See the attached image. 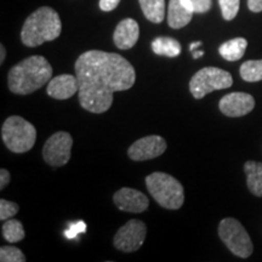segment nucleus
<instances>
[{"label": "nucleus", "mask_w": 262, "mask_h": 262, "mask_svg": "<svg viewBox=\"0 0 262 262\" xmlns=\"http://www.w3.org/2000/svg\"><path fill=\"white\" fill-rule=\"evenodd\" d=\"M79 103L91 113H104L113 103V94L134 86L136 73L126 58L114 52L90 50L75 62Z\"/></svg>", "instance_id": "f257e3e1"}, {"label": "nucleus", "mask_w": 262, "mask_h": 262, "mask_svg": "<svg viewBox=\"0 0 262 262\" xmlns=\"http://www.w3.org/2000/svg\"><path fill=\"white\" fill-rule=\"evenodd\" d=\"M51 77L52 67L47 58L31 56L9 71V89L17 95H29L49 83Z\"/></svg>", "instance_id": "f03ea898"}, {"label": "nucleus", "mask_w": 262, "mask_h": 262, "mask_svg": "<svg viewBox=\"0 0 262 262\" xmlns=\"http://www.w3.org/2000/svg\"><path fill=\"white\" fill-rule=\"evenodd\" d=\"M62 24L54 9L42 6L26 19L21 32L22 42L28 48H35L60 37Z\"/></svg>", "instance_id": "7ed1b4c3"}, {"label": "nucleus", "mask_w": 262, "mask_h": 262, "mask_svg": "<svg viewBox=\"0 0 262 262\" xmlns=\"http://www.w3.org/2000/svg\"><path fill=\"white\" fill-rule=\"evenodd\" d=\"M146 186L150 195L160 206L178 210L185 202L182 185L169 173L153 172L146 178Z\"/></svg>", "instance_id": "20e7f679"}, {"label": "nucleus", "mask_w": 262, "mask_h": 262, "mask_svg": "<svg viewBox=\"0 0 262 262\" xmlns=\"http://www.w3.org/2000/svg\"><path fill=\"white\" fill-rule=\"evenodd\" d=\"M2 137L5 146L14 153L31 150L37 140V130L22 117L12 116L2 126Z\"/></svg>", "instance_id": "39448f33"}, {"label": "nucleus", "mask_w": 262, "mask_h": 262, "mask_svg": "<svg viewBox=\"0 0 262 262\" xmlns=\"http://www.w3.org/2000/svg\"><path fill=\"white\" fill-rule=\"evenodd\" d=\"M232 84H233V78L227 71L216 67H205L192 77L189 81V91L193 97L201 100L205 95L215 90L228 89Z\"/></svg>", "instance_id": "423d86ee"}, {"label": "nucleus", "mask_w": 262, "mask_h": 262, "mask_svg": "<svg viewBox=\"0 0 262 262\" xmlns=\"http://www.w3.org/2000/svg\"><path fill=\"white\" fill-rule=\"evenodd\" d=\"M219 235L235 256L247 258L253 254L254 245L243 225L233 217L224 219L219 225Z\"/></svg>", "instance_id": "0eeeda50"}, {"label": "nucleus", "mask_w": 262, "mask_h": 262, "mask_svg": "<svg viewBox=\"0 0 262 262\" xmlns=\"http://www.w3.org/2000/svg\"><path fill=\"white\" fill-rule=\"evenodd\" d=\"M73 139L71 134L66 131H58L51 135L42 147V158L49 165L63 166L70 162Z\"/></svg>", "instance_id": "6e6552de"}, {"label": "nucleus", "mask_w": 262, "mask_h": 262, "mask_svg": "<svg viewBox=\"0 0 262 262\" xmlns=\"http://www.w3.org/2000/svg\"><path fill=\"white\" fill-rule=\"evenodd\" d=\"M146 234L147 227L142 221L130 220L118 229L113 239L114 247L124 253H134L142 247Z\"/></svg>", "instance_id": "1a4fd4ad"}, {"label": "nucleus", "mask_w": 262, "mask_h": 262, "mask_svg": "<svg viewBox=\"0 0 262 262\" xmlns=\"http://www.w3.org/2000/svg\"><path fill=\"white\" fill-rule=\"evenodd\" d=\"M166 149V141L162 136L150 135L135 141L129 147L127 155L131 160L143 162V160L155 159L162 156Z\"/></svg>", "instance_id": "9d476101"}, {"label": "nucleus", "mask_w": 262, "mask_h": 262, "mask_svg": "<svg viewBox=\"0 0 262 262\" xmlns=\"http://www.w3.org/2000/svg\"><path fill=\"white\" fill-rule=\"evenodd\" d=\"M219 107L225 116L238 118L247 116L254 110L255 100L247 93H231L221 98Z\"/></svg>", "instance_id": "9b49d317"}, {"label": "nucleus", "mask_w": 262, "mask_h": 262, "mask_svg": "<svg viewBox=\"0 0 262 262\" xmlns=\"http://www.w3.org/2000/svg\"><path fill=\"white\" fill-rule=\"evenodd\" d=\"M114 204L122 211L140 214L148 208L149 201L142 192L134 188H120L113 195Z\"/></svg>", "instance_id": "f8f14e48"}, {"label": "nucleus", "mask_w": 262, "mask_h": 262, "mask_svg": "<svg viewBox=\"0 0 262 262\" xmlns=\"http://www.w3.org/2000/svg\"><path fill=\"white\" fill-rule=\"evenodd\" d=\"M47 93L55 100H67L79 93V83L77 75L61 74L51 78L48 83Z\"/></svg>", "instance_id": "ddd939ff"}, {"label": "nucleus", "mask_w": 262, "mask_h": 262, "mask_svg": "<svg viewBox=\"0 0 262 262\" xmlns=\"http://www.w3.org/2000/svg\"><path fill=\"white\" fill-rule=\"evenodd\" d=\"M140 29L139 25L135 19L124 18L118 24L116 31L113 34L114 44L120 50H129V49L135 47L139 40Z\"/></svg>", "instance_id": "4468645a"}, {"label": "nucleus", "mask_w": 262, "mask_h": 262, "mask_svg": "<svg viewBox=\"0 0 262 262\" xmlns=\"http://www.w3.org/2000/svg\"><path fill=\"white\" fill-rule=\"evenodd\" d=\"M194 12L188 8L185 0H170L168 8V24L173 29L183 28L187 26Z\"/></svg>", "instance_id": "2eb2a0df"}, {"label": "nucleus", "mask_w": 262, "mask_h": 262, "mask_svg": "<svg viewBox=\"0 0 262 262\" xmlns=\"http://www.w3.org/2000/svg\"><path fill=\"white\" fill-rule=\"evenodd\" d=\"M244 171L247 173V185L249 191L256 196H262V163H245Z\"/></svg>", "instance_id": "dca6fc26"}, {"label": "nucleus", "mask_w": 262, "mask_h": 262, "mask_svg": "<svg viewBox=\"0 0 262 262\" xmlns=\"http://www.w3.org/2000/svg\"><path fill=\"white\" fill-rule=\"evenodd\" d=\"M248 41L244 38H234L231 40L224 42L219 49V52L225 60L234 62L241 60L244 56V52L247 50Z\"/></svg>", "instance_id": "f3484780"}, {"label": "nucleus", "mask_w": 262, "mask_h": 262, "mask_svg": "<svg viewBox=\"0 0 262 262\" xmlns=\"http://www.w3.org/2000/svg\"><path fill=\"white\" fill-rule=\"evenodd\" d=\"M152 50L159 56L178 57L181 54V45L173 38L158 37L152 41Z\"/></svg>", "instance_id": "a211bd4d"}, {"label": "nucleus", "mask_w": 262, "mask_h": 262, "mask_svg": "<svg viewBox=\"0 0 262 262\" xmlns=\"http://www.w3.org/2000/svg\"><path fill=\"white\" fill-rule=\"evenodd\" d=\"M143 15L153 24H160L165 17V0H139Z\"/></svg>", "instance_id": "6ab92c4d"}, {"label": "nucleus", "mask_w": 262, "mask_h": 262, "mask_svg": "<svg viewBox=\"0 0 262 262\" xmlns=\"http://www.w3.org/2000/svg\"><path fill=\"white\" fill-rule=\"evenodd\" d=\"M3 237L9 243H17L25 238L24 225L18 220H6L3 225Z\"/></svg>", "instance_id": "aec40b11"}, {"label": "nucleus", "mask_w": 262, "mask_h": 262, "mask_svg": "<svg viewBox=\"0 0 262 262\" xmlns=\"http://www.w3.org/2000/svg\"><path fill=\"white\" fill-rule=\"evenodd\" d=\"M242 79L248 83L262 80V60H250L241 66Z\"/></svg>", "instance_id": "412c9836"}, {"label": "nucleus", "mask_w": 262, "mask_h": 262, "mask_svg": "<svg viewBox=\"0 0 262 262\" xmlns=\"http://www.w3.org/2000/svg\"><path fill=\"white\" fill-rule=\"evenodd\" d=\"M220 4L222 17L226 21H232L239 11V6H241V0H219Z\"/></svg>", "instance_id": "4be33fe9"}, {"label": "nucleus", "mask_w": 262, "mask_h": 262, "mask_svg": "<svg viewBox=\"0 0 262 262\" xmlns=\"http://www.w3.org/2000/svg\"><path fill=\"white\" fill-rule=\"evenodd\" d=\"M0 261L2 262H25V254L15 247H3L0 249Z\"/></svg>", "instance_id": "5701e85b"}, {"label": "nucleus", "mask_w": 262, "mask_h": 262, "mask_svg": "<svg viewBox=\"0 0 262 262\" xmlns=\"http://www.w3.org/2000/svg\"><path fill=\"white\" fill-rule=\"evenodd\" d=\"M18 205L14 202H9L6 199L0 201V220L6 221L9 219L14 217L18 212Z\"/></svg>", "instance_id": "b1692460"}, {"label": "nucleus", "mask_w": 262, "mask_h": 262, "mask_svg": "<svg viewBox=\"0 0 262 262\" xmlns=\"http://www.w3.org/2000/svg\"><path fill=\"white\" fill-rule=\"evenodd\" d=\"M185 3L194 14H205L212 5V0H185Z\"/></svg>", "instance_id": "393cba45"}, {"label": "nucleus", "mask_w": 262, "mask_h": 262, "mask_svg": "<svg viewBox=\"0 0 262 262\" xmlns=\"http://www.w3.org/2000/svg\"><path fill=\"white\" fill-rule=\"evenodd\" d=\"M86 232V224L84 221H78L75 224L71 225V227L64 231V235L67 239H74L79 233H85Z\"/></svg>", "instance_id": "a878e982"}, {"label": "nucleus", "mask_w": 262, "mask_h": 262, "mask_svg": "<svg viewBox=\"0 0 262 262\" xmlns=\"http://www.w3.org/2000/svg\"><path fill=\"white\" fill-rule=\"evenodd\" d=\"M119 3L120 0H100V9L106 12L113 11L119 5Z\"/></svg>", "instance_id": "bb28decb"}, {"label": "nucleus", "mask_w": 262, "mask_h": 262, "mask_svg": "<svg viewBox=\"0 0 262 262\" xmlns=\"http://www.w3.org/2000/svg\"><path fill=\"white\" fill-rule=\"evenodd\" d=\"M10 180H11V176H10V172L8 170H0V189H4L9 185Z\"/></svg>", "instance_id": "cd10ccee"}, {"label": "nucleus", "mask_w": 262, "mask_h": 262, "mask_svg": "<svg viewBox=\"0 0 262 262\" xmlns=\"http://www.w3.org/2000/svg\"><path fill=\"white\" fill-rule=\"evenodd\" d=\"M248 8L253 12H261L262 0H248Z\"/></svg>", "instance_id": "c85d7f7f"}, {"label": "nucleus", "mask_w": 262, "mask_h": 262, "mask_svg": "<svg viewBox=\"0 0 262 262\" xmlns=\"http://www.w3.org/2000/svg\"><path fill=\"white\" fill-rule=\"evenodd\" d=\"M5 56H6V51H5V48L4 45H0V63H3L5 60Z\"/></svg>", "instance_id": "c756f323"}, {"label": "nucleus", "mask_w": 262, "mask_h": 262, "mask_svg": "<svg viewBox=\"0 0 262 262\" xmlns=\"http://www.w3.org/2000/svg\"><path fill=\"white\" fill-rule=\"evenodd\" d=\"M199 47H202V41H194V42H192L191 45H189V50L193 52L196 48H199Z\"/></svg>", "instance_id": "7c9ffc66"}, {"label": "nucleus", "mask_w": 262, "mask_h": 262, "mask_svg": "<svg viewBox=\"0 0 262 262\" xmlns=\"http://www.w3.org/2000/svg\"><path fill=\"white\" fill-rule=\"evenodd\" d=\"M203 55H204V52L203 51H193V58H199V57H202Z\"/></svg>", "instance_id": "2f4dec72"}]
</instances>
